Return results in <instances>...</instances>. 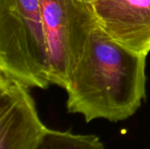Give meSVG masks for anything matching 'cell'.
<instances>
[{"instance_id": "obj_5", "label": "cell", "mask_w": 150, "mask_h": 149, "mask_svg": "<svg viewBox=\"0 0 150 149\" xmlns=\"http://www.w3.org/2000/svg\"><path fill=\"white\" fill-rule=\"evenodd\" d=\"M98 25L116 42L148 55L150 52V0H96Z\"/></svg>"}, {"instance_id": "obj_7", "label": "cell", "mask_w": 150, "mask_h": 149, "mask_svg": "<svg viewBox=\"0 0 150 149\" xmlns=\"http://www.w3.org/2000/svg\"><path fill=\"white\" fill-rule=\"evenodd\" d=\"M85 1H87V2H90V3H93V2H95L96 0H85Z\"/></svg>"}, {"instance_id": "obj_6", "label": "cell", "mask_w": 150, "mask_h": 149, "mask_svg": "<svg viewBox=\"0 0 150 149\" xmlns=\"http://www.w3.org/2000/svg\"><path fill=\"white\" fill-rule=\"evenodd\" d=\"M34 149H105V146L94 134H75L48 128Z\"/></svg>"}, {"instance_id": "obj_3", "label": "cell", "mask_w": 150, "mask_h": 149, "mask_svg": "<svg viewBox=\"0 0 150 149\" xmlns=\"http://www.w3.org/2000/svg\"><path fill=\"white\" fill-rule=\"evenodd\" d=\"M49 59L50 83L64 90L98 25L92 3L85 0H40Z\"/></svg>"}, {"instance_id": "obj_1", "label": "cell", "mask_w": 150, "mask_h": 149, "mask_svg": "<svg viewBox=\"0 0 150 149\" xmlns=\"http://www.w3.org/2000/svg\"><path fill=\"white\" fill-rule=\"evenodd\" d=\"M145 54L112 40L99 25L66 88L69 112L85 121H123L132 117L146 97Z\"/></svg>"}, {"instance_id": "obj_4", "label": "cell", "mask_w": 150, "mask_h": 149, "mask_svg": "<svg viewBox=\"0 0 150 149\" xmlns=\"http://www.w3.org/2000/svg\"><path fill=\"white\" fill-rule=\"evenodd\" d=\"M29 89L0 73V149H34L48 129Z\"/></svg>"}, {"instance_id": "obj_2", "label": "cell", "mask_w": 150, "mask_h": 149, "mask_svg": "<svg viewBox=\"0 0 150 149\" xmlns=\"http://www.w3.org/2000/svg\"><path fill=\"white\" fill-rule=\"evenodd\" d=\"M49 70L40 0H0V73L45 90Z\"/></svg>"}]
</instances>
